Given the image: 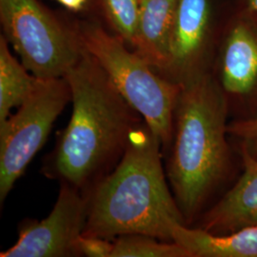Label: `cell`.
I'll return each instance as SVG.
<instances>
[{
	"label": "cell",
	"mask_w": 257,
	"mask_h": 257,
	"mask_svg": "<svg viewBox=\"0 0 257 257\" xmlns=\"http://www.w3.org/2000/svg\"><path fill=\"white\" fill-rule=\"evenodd\" d=\"M11 54L6 37H0V125L34 91L37 77Z\"/></svg>",
	"instance_id": "obj_13"
},
{
	"label": "cell",
	"mask_w": 257,
	"mask_h": 257,
	"mask_svg": "<svg viewBox=\"0 0 257 257\" xmlns=\"http://www.w3.org/2000/svg\"><path fill=\"white\" fill-rule=\"evenodd\" d=\"M70 101L72 92L65 77H37L30 96L0 125L1 203L44 146L55 120Z\"/></svg>",
	"instance_id": "obj_6"
},
{
	"label": "cell",
	"mask_w": 257,
	"mask_h": 257,
	"mask_svg": "<svg viewBox=\"0 0 257 257\" xmlns=\"http://www.w3.org/2000/svg\"><path fill=\"white\" fill-rule=\"evenodd\" d=\"M228 135L238 141L240 151L257 161V115L228 123Z\"/></svg>",
	"instance_id": "obj_16"
},
{
	"label": "cell",
	"mask_w": 257,
	"mask_h": 257,
	"mask_svg": "<svg viewBox=\"0 0 257 257\" xmlns=\"http://www.w3.org/2000/svg\"><path fill=\"white\" fill-rule=\"evenodd\" d=\"M0 19L21 63L38 78L64 77L84 52L79 34L61 25L37 0H0Z\"/></svg>",
	"instance_id": "obj_5"
},
{
	"label": "cell",
	"mask_w": 257,
	"mask_h": 257,
	"mask_svg": "<svg viewBox=\"0 0 257 257\" xmlns=\"http://www.w3.org/2000/svg\"><path fill=\"white\" fill-rule=\"evenodd\" d=\"M111 257H191L175 242L162 241L140 233L123 234L112 239Z\"/></svg>",
	"instance_id": "obj_14"
},
{
	"label": "cell",
	"mask_w": 257,
	"mask_h": 257,
	"mask_svg": "<svg viewBox=\"0 0 257 257\" xmlns=\"http://www.w3.org/2000/svg\"><path fill=\"white\" fill-rule=\"evenodd\" d=\"M210 19L209 0H178L164 74L183 84L197 75L206 49Z\"/></svg>",
	"instance_id": "obj_9"
},
{
	"label": "cell",
	"mask_w": 257,
	"mask_h": 257,
	"mask_svg": "<svg viewBox=\"0 0 257 257\" xmlns=\"http://www.w3.org/2000/svg\"><path fill=\"white\" fill-rule=\"evenodd\" d=\"M248 9L251 12L257 13V0H246Z\"/></svg>",
	"instance_id": "obj_19"
},
{
	"label": "cell",
	"mask_w": 257,
	"mask_h": 257,
	"mask_svg": "<svg viewBox=\"0 0 257 257\" xmlns=\"http://www.w3.org/2000/svg\"><path fill=\"white\" fill-rule=\"evenodd\" d=\"M108 17L120 38L134 46L140 13V0H104Z\"/></svg>",
	"instance_id": "obj_15"
},
{
	"label": "cell",
	"mask_w": 257,
	"mask_h": 257,
	"mask_svg": "<svg viewBox=\"0 0 257 257\" xmlns=\"http://www.w3.org/2000/svg\"><path fill=\"white\" fill-rule=\"evenodd\" d=\"M162 146L142 122L128 138L118 164L86 193L84 235L116 238L140 233L173 241L175 227L186 224L162 163Z\"/></svg>",
	"instance_id": "obj_2"
},
{
	"label": "cell",
	"mask_w": 257,
	"mask_h": 257,
	"mask_svg": "<svg viewBox=\"0 0 257 257\" xmlns=\"http://www.w3.org/2000/svg\"><path fill=\"white\" fill-rule=\"evenodd\" d=\"M181 85L171 142L163 155L175 201L191 226L228 174L230 112L219 84L210 74Z\"/></svg>",
	"instance_id": "obj_3"
},
{
	"label": "cell",
	"mask_w": 257,
	"mask_h": 257,
	"mask_svg": "<svg viewBox=\"0 0 257 257\" xmlns=\"http://www.w3.org/2000/svg\"><path fill=\"white\" fill-rule=\"evenodd\" d=\"M240 154L242 175L218 202L203 211L197 228L224 234L257 226V161L244 152Z\"/></svg>",
	"instance_id": "obj_10"
},
{
	"label": "cell",
	"mask_w": 257,
	"mask_h": 257,
	"mask_svg": "<svg viewBox=\"0 0 257 257\" xmlns=\"http://www.w3.org/2000/svg\"><path fill=\"white\" fill-rule=\"evenodd\" d=\"M64 77L73 112L42 172L86 194L118 164L132 132L144 120L85 48Z\"/></svg>",
	"instance_id": "obj_1"
},
{
	"label": "cell",
	"mask_w": 257,
	"mask_h": 257,
	"mask_svg": "<svg viewBox=\"0 0 257 257\" xmlns=\"http://www.w3.org/2000/svg\"><path fill=\"white\" fill-rule=\"evenodd\" d=\"M88 217V197L69 184L60 183L55 206L43 220H26L19 239L1 257L78 256L76 242Z\"/></svg>",
	"instance_id": "obj_7"
},
{
	"label": "cell",
	"mask_w": 257,
	"mask_h": 257,
	"mask_svg": "<svg viewBox=\"0 0 257 257\" xmlns=\"http://www.w3.org/2000/svg\"><path fill=\"white\" fill-rule=\"evenodd\" d=\"M79 36L85 50L160 140L163 154L171 142L182 85L156 74L143 57L125 46L122 38L110 36L100 26H85Z\"/></svg>",
	"instance_id": "obj_4"
},
{
	"label": "cell",
	"mask_w": 257,
	"mask_h": 257,
	"mask_svg": "<svg viewBox=\"0 0 257 257\" xmlns=\"http://www.w3.org/2000/svg\"><path fill=\"white\" fill-rule=\"evenodd\" d=\"M56 2L60 3L65 8L73 11H78L83 8L87 0H55Z\"/></svg>",
	"instance_id": "obj_18"
},
{
	"label": "cell",
	"mask_w": 257,
	"mask_h": 257,
	"mask_svg": "<svg viewBox=\"0 0 257 257\" xmlns=\"http://www.w3.org/2000/svg\"><path fill=\"white\" fill-rule=\"evenodd\" d=\"M221 90L229 107L238 106L237 119L257 115V32L240 21L230 29L221 53Z\"/></svg>",
	"instance_id": "obj_8"
},
{
	"label": "cell",
	"mask_w": 257,
	"mask_h": 257,
	"mask_svg": "<svg viewBox=\"0 0 257 257\" xmlns=\"http://www.w3.org/2000/svg\"><path fill=\"white\" fill-rule=\"evenodd\" d=\"M178 0H140L134 48L156 71L164 74Z\"/></svg>",
	"instance_id": "obj_11"
},
{
	"label": "cell",
	"mask_w": 257,
	"mask_h": 257,
	"mask_svg": "<svg viewBox=\"0 0 257 257\" xmlns=\"http://www.w3.org/2000/svg\"><path fill=\"white\" fill-rule=\"evenodd\" d=\"M76 250L78 256L111 257L113 242L110 239L82 234L76 242Z\"/></svg>",
	"instance_id": "obj_17"
},
{
	"label": "cell",
	"mask_w": 257,
	"mask_h": 257,
	"mask_svg": "<svg viewBox=\"0 0 257 257\" xmlns=\"http://www.w3.org/2000/svg\"><path fill=\"white\" fill-rule=\"evenodd\" d=\"M173 241L191 257H257V226L216 234L180 224L174 230Z\"/></svg>",
	"instance_id": "obj_12"
}]
</instances>
